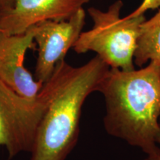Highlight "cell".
I'll return each instance as SVG.
<instances>
[{"instance_id": "cell-1", "label": "cell", "mask_w": 160, "mask_h": 160, "mask_svg": "<svg viewBox=\"0 0 160 160\" xmlns=\"http://www.w3.org/2000/svg\"><path fill=\"white\" fill-rule=\"evenodd\" d=\"M98 92L105 99L107 133L146 156L159 153L160 64L151 62L132 70L110 68Z\"/></svg>"}, {"instance_id": "cell-2", "label": "cell", "mask_w": 160, "mask_h": 160, "mask_svg": "<svg viewBox=\"0 0 160 160\" xmlns=\"http://www.w3.org/2000/svg\"><path fill=\"white\" fill-rule=\"evenodd\" d=\"M110 68L96 55L74 67L65 59L47 82L50 99L36 134L31 160H66L77 146L82 107L99 91Z\"/></svg>"}, {"instance_id": "cell-3", "label": "cell", "mask_w": 160, "mask_h": 160, "mask_svg": "<svg viewBox=\"0 0 160 160\" xmlns=\"http://www.w3.org/2000/svg\"><path fill=\"white\" fill-rule=\"evenodd\" d=\"M122 0H117L106 11L89 8L93 27L82 32L73 51L79 54L94 52L111 68L134 69L140 26L146 19L145 15L122 17Z\"/></svg>"}, {"instance_id": "cell-4", "label": "cell", "mask_w": 160, "mask_h": 160, "mask_svg": "<svg viewBox=\"0 0 160 160\" xmlns=\"http://www.w3.org/2000/svg\"><path fill=\"white\" fill-rule=\"evenodd\" d=\"M49 99L47 83L37 97L28 98L19 94L0 80V148L7 150L9 159L32 151Z\"/></svg>"}, {"instance_id": "cell-5", "label": "cell", "mask_w": 160, "mask_h": 160, "mask_svg": "<svg viewBox=\"0 0 160 160\" xmlns=\"http://www.w3.org/2000/svg\"><path fill=\"white\" fill-rule=\"evenodd\" d=\"M85 18V11L82 8L68 20L44 21L33 26V39L38 51L36 79L45 84L51 79L58 64L65 60L67 53L79 39Z\"/></svg>"}, {"instance_id": "cell-6", "label": "cell", "mask_w": 160, "mask_h": 160, "mask_svg": "<svg viewBox=\"0 0 160 160\" xmlns=\"http://www.w3.org/2000/svg\"><path fill=\"white\" fill-rule=\"evenodd\" d=\"M33 37V26L20 34L0 32V80L19 94L28 98L37 97L44 85L24 64L28 50L37 47Z\"/></svg>"}, {"instance_id": "cell-7", "label": "cell", "mask_w": 160, "mask_h": 160, "mask_svg": "<svg viewBox=\"0 0 160 160\" xmlns=\"http://www.w3.org/2000/svg\"><path fill=\"white\" fill-rule=\"evenodd\" d=\"M89 2L15 0L11 8L0 11V31L7 34H20L42 22L68 20Z\"/></svg>"}, {"instance_id": "cell-8", "label": "cell", "mask_w": 160, "mask_h": 160, "mask_svg": "<svg viewBox=\"0 0 160 160\" xmlns=\"http://www.w3.org/2000/svg\"><path fill=\"white\" fill-rule=\"evenodd\" d=\"M151 62L160 64V7L154 16L140 26L134 64L142 67Z\"/></svg>"}, {"instance_id": "cell-9", "label": "cell", "mask_w": 160, "mask_h": 160, "mask_svg": "<svg viewBox=\"0 0 160 160\" xmlns=\"http://www.w3.org/2000/svg\"><path fill=\"white\" fill-rule=\"evenodd\" d=\"M159 7L160 0H142L139 7L127 16L129 17H139L145 14V12L148 10H154Z\"/></svg>"}, {"instance_id": "cell-10", "label": "cell", "mask_w": 160, "mask_h": 160, "mask_svg": "<svg viewBox=\"0 0 160 160\" xmlns=\"http://www.w3.org/2000/svg\"><path fill=\"white\" fill-rule=\"evenodd\" d=\"M15 0H0V11H7L14 4Z\"/></svg>"}, {"instance_id": "cell-11", "label": "cell", "mask_w": 160, "mask_h": 160, "mask_svg": "<svg viewBox=\"0 0 160 160\" xmlns=\"http://www.w3.org/2000/svg\"><path fill=\"white\" fill-rule=\"evenodd\" d=\"M158 145L159 147V151L157 154L151 155V156H147L146 158L144 160H160V133L158 138Z\"/></svg>"}, {"instance_id": "cell-12", "label": "cell", "mask_w": 160, "mask_h": 160, "mask_svg": "<svg viewBox=\"0 0 160 160\" xmlns=\"http://www.w3.org/2000/svg\"><path fill=\"white\" fill-rule=\"evenodd\" d=\"M0 32H1V31H0Z\"/></svg>"}]
</instances>
